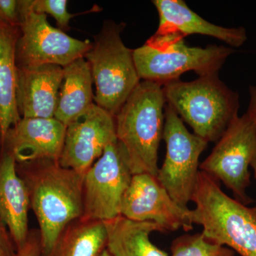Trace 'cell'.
Listing matches in <instances>:
<instances>
[{
    "mask_svg": "<svg viewBox=\"0 0 256 256\" xmlns=\"http://www.w3.org/2000/svg\"><path fill=\"white\" fill-rule=\"evenodd\" d=\"M117 140L114 116L94 104L66 126L58 163L85 174Z\"/></svg>",
    "mask_w": 256,
    "mask_h": 256,
    "instance_id": "12",
    "label": "cell"
},
{
    "mask_svg": "<svg viewBox=\"0 0 256 256\" xmlns=\"http://www.w3.org/2000/svg\"><path fill=\"white\" fill-rule=\"evenodd\" d=\"M30 194L16 172V162L8 151L0 150V220L9 230L16 250L30 235Z\"/></svg>",
    "mask_w": 256,
    "mask_h": 256,
    "instance_id": "15",
    "label": "cell"
},
{
    "mask_svg": "<svg viewBox=\"0 0 256 256\" xmlns=\"http://www.w3.org/2000/svg\"><path fill=\"white\" fill-rule=\"evenodd\" d=\"M63 78L60 66L18 67L16 104L21 118H54Z\"/></svg>",
    "mask_w": 256,
    "mask_h": 256,
    "instance_id": "14",
    "label": "cell"
},
{
    "mask_svg": "<svg viewBox=\"0 0 256 256\" xmlns=\"http://www.w3.org/2000/svg\"><path fill=\"white\" fill-rule=\"evenodd\" d=\"M163 139L166 142V156L156 178L176 204L188 208L200 171V158L208 142L190 132L182 120L166 104Z\"/></svg>",
    "mask_w": 256,
    "mask_h": 256,
    "instance_id": "8",
    "label": "cell"
},
{
    "mask_svg": "<svg viewBox=\"0 0 256 256\" xmlns=\"http://www.w3.org/2000/svg\"><path fill=\"white\" fill-rule=\"evenodd\" d=\"M0 20L20 26L18 1L16 0H0Z\"/></svg>",
    "mask_w": 256,
    "mask_h": 256,
    "instance_id": "23",
    "label": "cell"
},
{
    "mask_svg": "<svg viewBox=\"0 0 256 256\" xmlns=\"http://www.w3.org/2000/svg\"><path fill=\"white\" fill-rule=\"evenodd\" d=\"M256 160V124L245 114L232 121L200 169L223 182L235 200L247 205L252 202L247 194L249 168Z\"/></svg>",
    "mask_w": 256,
    "mask_h": 256,
    "instance_id": "9",
    "label": "cell"
},
{
    "mask_svg": "<svg viewBox=\"0 0 256 256\" xmlns=\"http://www.w3.org/2000/svg\"><path fill=\"white\" fill-rule=\"evenodd\" d=\"M104 224L106 249L112 256H168L150 240L153 232L164 233L154 222H136L120 215Z\"/></svg>",
    "mask_w": 256,
    "mask_h": 256,
    "instance_id": "18",
    "label": "cell"
},
{
    "mask_svg": "<svg viewBox=\"0 0 256 256\" xmlns=\"http://www.w3.org/2000/svg\"><path fill=\"white\" fill-rule=\"evenodd\" d=\"M166 104L206 142H217L238 117L239 95L218 74L192 82L180 79L162 86Z\"/></svg>",
    "mask_w": 256,
    "mask_h": 256,
    "instance_id": "4",
    "label": "cell"
},
{
    "mask_svg": "<svg viewBox=\"0 0 256 256\" xmlns=\"http://www.w3.org/2000/svg\"><path fill=\"white\" fill-rule=\"evenodd\" d=\"M16 250L9 230L0 220V256H15Z\"/></svg>",
    "mask_w": 256,
    "mask_h": 256,
    "instance_id": "25",
    "label": "cell"
},
{
    "mask_svg": "<svg viewBox=\"0 0 256 256\" xmlns=\"http://www.w3.org/2000/svg\"><path fill=\"white\" fill-rule=\"evenodd\" d=\"M20 38L16 44L18 68L53 64L66 66L84 57L92 48L89 40H77L54 28L47 16L34 11L30 0L18 1Z\"/></svg>",
    "mask_w": 256,
    "mask_h": 256,
    "instance_id": "7",
    "label": "cell"
},
{
    "mask_svg": "<svg viewBox=\"0 0 256 256\" xmlns=\"http://www.w3.org/2000/svg\"><path fill=\"white\" fill-rule=\"evenodd\" d=\"M159 14L158 34H178L212 36L232 48L242 46L247 40L245 28H226L210 22L196 14L183 0H154L152 2Z\"/></svg>",
    "mask_w": 256,
    "mask_h": 256,
    "instance_id": "16",
    "label": "cell"
},
{
    "mask_svg": "<svg viewBox=\"0 0 256 256\" xmlns=\"http://www.w3.org/2000/svg\"><path fill=\"white\" fill-rule=\"evenodd\" d=\"M42 254L40 232L32 230L22 247L18 249L15 256H41Z\"/></svg>",
    "mask_w": 256,
    "mask_h": 256,
    "instance_id": "24",
    "label": "cell"
},
{
    "mask_svg": "<svg viewBox=\"0 0 256 256\" xmlns=\"http://www.w3.org/2000/svg\"><path fill=\"white\" fill-rule=\"evenodd\" d=\"M92 84L90 66L84 57L64 67L55 118L67 126L88 109L94 104Z\"/></svg>",
    "mask_w": 256,
    "mask_h": 256,
    "instance_id": "19",
    "label": "cell"
},
{
    "mask_svg": "<svg viewBox=\"0 0 256 256\" xmlns=\"http://www.w3.org/2000/svg\"><path fill=\"white\" fill-rule=\"evenodd\" d=\"M235 52L232 47L216 45L188 46L182 35L156 33L143 46L133 50V57L141 80L163 86L188 72L200 77L218 74Z\"/></svg>",
    "mask_w": 256,
    "mask_h": 256,
    "instance_id": "5",
    "label": "cell"
},
{
    "mask_svg": "<svg viewBox=\"0 0 256 256\" xmlns=\"http://www.w3.org/2000/svg\"><path fill=\"white\" fill-rule=\"evenodd\" d=\"M120 215L136 222H154L165 232L193 229V212L180 206L150 174H133L121 204Z\"/></svg>",
    "mask_w": 256,
    "mask_h": 256,
    "instance_id": "11",
    "label": "cell"
},
{
    "mask_svg": "<svg viewBox=\"0 0 256 256\" xmlns=\"http://www.w3.org/2000/svg\"><path fill=\"white\" fill-rule=\"evenodd\" d=\"M106 244L104 222L80 218L65 228L52 256H99Z\"/></svg>",
    "mask_w": 256,
    "mask_h": 256,
    "instance_id": "20",
    "label": "cell"
},
{
    "mask_svg": "<svg viewBox=\"0 0 256 256\" xmlns=\"http://www.w3.org/2000/svg\"><path fill=\"white\" fill-rule=\"evenodd\" d=\"M249 94H250V102H249L248 109L246 114L256 124V86H250Z\"/></svg>",
    "mask_w": 256,
    "mask_h": 256,
    "instance_id": "26",
    "label": "cell"
},
{
    "mask_svg": "<svg viewBox=\"0 0 256 256\" xmlns=\"http://www.w3.org/2000/svg\"><path fill=\"white\" fill-rule=\"evenodd\" d=\"M133 174L118 140L109 144L84 175V220L107 222L120 216L121 204Z\"/></svg>",
    "mask_w": 256,
    "mask_h": 256,
    "instance_id": "10",
    "label": "cell"
},
{
    "mask_svg": "<svg viewBox=\"0 0 256 256\" xmlns=\"http://www.w3.org/2000/svg\"><path fill=\"white\" fill-rule=\"evenodd\" d=\"M171 256H234L228 248L215 244L205 238L203 234L183 235L173 240Z\"/></svg>",
    "mask_w": 256,
    "mask_h": 256,
    "instance_id": "21",
    "label": "cell"
},
{
    "mask_svg": "<svg viewBox=\"0 0 256 256\" xmlns=\"http://www.w3.org/2000/svg\"><path fill=\"white\" fill-rule=\"evenodd\" d=\"M252 170H254V178H255L256 182V160L252 163Z\"/></svg>",
    "mask_w": 256,
    "mask_h": 256,
    "instance_id": "27",
    "label": "cell"
},
{
    "mask_svg": "<svg viewBox=\"0 0 256 256\" xmlns=\"http://www.w3.org/2000/svg\"><path fill=\"white\" fill-rule=\"evenodd\" d=\"M34 11L42 14H50L56 22L57 28L64 32L68 31L70 18L79 14H70L67 10L66 0H30Z\"/></svg>",
    "mask_w": 256,
    "mask_h": 256,
    "instance_id": "22",
    "label": "cell"
},
{
    "mask_svg": "<svg viewBox=\"0 0 256 256\" xmlns=\"http://www.w3.org/2000/svg\"><path fill=\"white\" fill-rule=\"evenodd\" d=\"M20 26L0 20V142L22 118L16 104V44Z\"/></svg>",
    "mask_w": 256,
    "mask_h": 256,
    "instance_id": "17",
    "label": "cell"
},
{
    "mask_svg": "<svg viewBox=\"0 0 256 256\" xmlns=\"http://www.w3.org/2000/svg\"><path fill=\"white\" fill-rule=\"evenodd\" d=\"M255 207H256V206Z\"/></svg>",
    "mask_w": 256,
    "mask_h": 256,
    "instance_id": "29",
    "label": "cell"
},
{
    "mask_svg": "<svg viewBox=\"0 0 256 256\" xmlns=\"http://www.w3.org/2000/svg\"><path fill=\"white\" fill-rule=\"evenodd\" d=\"M66 126L54 118L21 120L10 128L0 142L2 150L14 156L16 163L60 160Z\"/></svg>",
    "mask_w": 256,
    "mask_h": 256,
    "instance_id": "13",
    "label": "cell"
},
{
    "mask_svg": "<svg viewBox=\"0 0 256 256\" xmlns=\"http://www.w3.org/2000/svg\"><path fill=\"white\" fill-rule=\"evenodd\" d=\"M99 256H112L111 255L110 252H108L107 249L106 248L105 250H104V252H101L100 255Z\"/></svg>",
    "mask_w": 256,
    "mask_h": 256,
    "instance_id": "28",
    "label": "cell"
},
{
    "mask_svg": "<svg viewBox=\"0 0 256 256\" xmlns=\"http://www.w3.org/2000/svg\"><path fill=\"white\" fill-rule=\"evenodd\" d=\"M126 24L106 21L94 37L92 48L86 54L96 87L94 101L101 108L116 116L141 82L133 57V50L121 38Z\"/></svg>",
    "mask_w": 256,
    "mask_h": 256,
    "instance_id": "6",
    "label": "cell"
},
{
    "mask_svg": "<svg viewBox=\"0 0 256 256\" xmlns=\"http://www.w3.org/2000/svg\"><path fill=\"white\" fill-rule=\"evenodd\" d=\"M192 201L194 224L210 242L227 246L240 256H256V208L228 196L220 182L200 171Z\"/></svg>",
    "mask_w": 256,
    "mask_h": 256,
    "instance_id": "3",
    "label": "cell"
},
{
    "mask_svg": "<svg viewBox=\"0 0 256 256\" xmlns=\"http://www.w3.org/2000/svg\"><path fill=\"white\" fill-rule=\"evenodd\" d=\"M40 226L42 255L52 256L65 228L84 214V175L58 161L16 163Z\"/></svg>",
    "mask_w": 256,
    "mask_h": 256,
    "instance_id": "1",
    "label": "cell"
},
{
    "mask_svg": "<svg viewBox=\"0 0 256 256\" xmlns=\"http://www.w3.org/2000/svg\"><path fill=\"white\" fill-rule=\"evenodd\" d=\"M165 106L162 86L141 80L114 116L117 139L127 152L133 174L158 175Z\"/></svg>",
    "mask_w": 256,
    "mask_h": 256,
    "instance_id": "2",
    "label": "cell"
}]
</instances>
